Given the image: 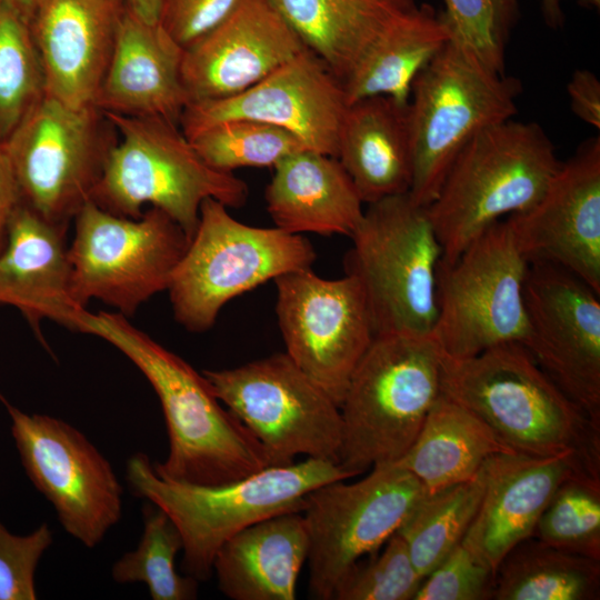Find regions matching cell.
Here are the masks:
<instances>
[{
	"label": "cell",
	"instance_id": "cell-17",
	"mask_svg": "<svg viewBox=\"0 0 600 600\" xmlns=\"http://www.w3.org/2000/svg\"><path fill=\"white\" fill-rule=\"evenodd\" d=\"M600 293L568 270L529 263L522 346L592 421L600 423Z\"/></svg>",
	"mask_w": 600,
	"mask_h": 600
},
{
	"label": "cell",
	"instance_id": "cell-21",
	"mask_svg": "<svg viewBox=\"0 0 600 600\" xmlns=\"http://www.w3.org/2000/svg\"><path fill=\"white\" fill-rule=\"evenodd\" d=\"M126 9L124 0H38L29 26L46 96L93 107Z\"/></svg>",
	"mask_w": 600,
	"mask_h": 600
},
{
	"label": "cell",
	"instance_id": "cell-36",
	"mask_svg": "<svg viewBox=\"0 0 600 600\" xmlns=\"http://www.w3.org/2000/svg\"><path fill=\"white\" fill-rule=\"evenodd\" d=\"M46 94L40 58L29 21L0 8V139L6 140Z\"/></svg>",
	"mask_w": 600,
	"mask_h": 600
},
{
	"label": "cell",
	"instance_id": "cell-8",
	"mask_svg": "<svg viewBox=\"0 0 600 600\" xmlns=\"http://www.w3.org/2000/svg\"><path fill=\"white\" fill-rule=\"evenodd\" d=\"M520 82L448 40L412 83L408 104L413 174L409 194L428 207L451 164L483 129L518 113Z\"/></svg>",
	"mask_w": 600,
	"mask_h": 600
},
{
	"label": "cell",
	"instance_id": "cell-29",
	"mask_svg": "<svg viewBox=\"0 0 600 600\" xmlns=\"http://www.w3.org/2000/svg\"><path fill=\"white\" fill-rule=\"evenodd\" d=\"M512 452L476 413L441 393L397 462L433 492L474 478L488 459Z\"/></svg>",
	"mask_w": 600,
	"mask_h": 600
},
{
	"label": "cell",
	"instance_id": "cell-33",
	"mask_svg": "<svg viewBox=\"0 0 600 600\" xmlns=\"http://www.w3.org/2000/svg\"><path fill=\"white\" fill-rule=\"evenodd\" d=\"M143 531L138 547L122 554L112 566L118 583L142 582L153 600H192L198 596V580L181 576L176 557L182 551L181 533L170 516L148 501L142 508Z\"/></svg>",
	"mask_w": 600,
	"mask_h": 600
},
{
	"label": "cell",
	"instance_id": "cell-28",
	"mask_svg": "<svg viewBox=\"0 0 600 600\" xmlns=\"http://www.w3.org/2000/svg\"><path fill=\"white\" fill-rule=\"evenodd\" d=\"M448 40L439 13L414 3L371 40L342 79L348 104L373 96L408 104L414 79Z\"/></svg>",
	"mask_w": 600,
	"mask_h": 600
},
{
	"label": "cell",
	"instance_id": "cell-22",
	"mask_svg": "<svg viewBox=\"0 0 600 600\" xmlns=\"http://www.w3.org/2000/svg\"><path fill=\"white\" fill-rule=\"evenodd\" d=\"M483 469V496L463 541L493 572L514 546L532 537L542 511L567 478L578 471L600 476L570 453H500L488 459Z\"/></svg>",
	"mask_w": 600,
	"mask_h": 600
},
{
	"label": "cell",
	"instance_id": "cell-42",
	"mask_svg": "<svg viewBox=\"0 0 600 600\" xmlns=\"http://www.w3.org/2000/svg\"><path fill=\"white\" fill-rule=\"evenodd\" d=\"M572 112L594 129H600V81L587 69H577L567 84Z\"/></svg>",
	"mask_w": 600,
	"mask_h": 600
},
{
	"label": "cell",
	"instance_id": "cell-44",
	"mask_svg": "<svg viewBox=\"0 0 600 600\" xmlns=\"http://www.w3.org/2000/svg\"><path fill=\"white\" fill-rule=\"evenodd\" d=\"M126 7L148 23H159L161 0H124Z\"/></svg>",
	"mask_w": 600,
	"mask_h": 600
},
{
	"label": "cell",
	"instance_id": "cell-45",
	"mask_svg": "<svg viewBox=\"0 0 600 600\" xmlns=\"http://www.w3.org/2000/svg\"><path fill=\"white\" fill-rule=\"evenodd\" d=\"M588 7H599L600 0H579ZM562 0H540L544 21L549 27L559 28L563 23Z\"/></svg>",
	"mask_w": 600,
	"mask_h": 600
},
{
	"label": "cell",
	"instance_id": "cell-3",
	"mask_svg": "<svg viewBox=\"0 0 600 600\" xmlns=\"http://www.w3.org/2000/svg\"><path fill=\"white\" fill-rule=\"evenodd\" d=\"M352 478L338 463L307 458L271 466L221 486H196L164 480L142 452L127 462L132 493L163 509L183 541L182 570L198 581L213 573L217 551L243 529L284 512L302 511L307 496L321 484Z\"/></svg>",
	"mask_w": 600,
	"mask_h": 600
},
{
	"label": "cell",
	"instance_id": "cell-46",
	"mask_svg": "<svg viewBox=\"0 0 600 600\" xmlns=\"http://www.w3.org/2000/svg\"><path fill=\"white\" fill-rule=\"evenodd\" d=\"M38 0H3V3L18 11L28 21L36 8Z\"/></svg>",
	"mask_w": 600,
	"mask_h": 600
},
{
	"label": "cell",
	"instance_id": "cell-10",
	"mask_svg": "<svg viewBox=\"0 0 600 600\" xmlns=\"http://www.w3.org/2000/svg\"><path fill=\"white\" fill-rule=\"evenodd\" d=\"M74 220L68 247L73 300L86 308L96 299L126 317L168 290L190 241L177 222L153 207L128 218L89 200Z\"/></svg>",
	"mask_w": 600,
	"mask_h": 600
},
{
	"label": "cell",
	"instance_id": "cell-20",
	"mask_svg": "<svg viewBox=\"0 0 600 600\" xmlns=\"http://www.w3.org/2000/svg\"><path fill=\"white\" fill-rule=\"evenodd\" d=\"M304 48L268 0H242L221 24L183 49L188 104L239 94Z\"/></svg>",
	"mask_w": 600,
	"mask_h": 600
},
{
	"label": "cell",
	"instance_id": "cell-38",
	"mask_svg": "<svg viewBox=\"0 0 600 600\" xmlns=\"http://www.w3.org/2000/svg\"><path fill=\"white\" fill-rule=\"evenodd\" d=\"M370 560L358 561L337 584L334 600H413L423 577L396 532Z\"/></svg>",
	"mask_w": 600,
	"mask_h": 600
},
{
	"label": "cell",
	"instance_id": "cell-12",
	"mask_svg": "<svg viewBox=\"0 0 600 600\" xmlns=\"http://www.w3.org/2000/svg\"><path fill=\"white\" fill-rule=\"evenodd\" d=\"M202 374L273 466L292 463L299 454L338 463L340 407L286 352Z\"/></svg>",
	"mask_w": 600,
	"mask_h": 600
},
{
	"label": "cell",
	"instance_id": "cell-41",
	"mask_svg": "<svg viewBox=\"0 0 600 600\" xmlns=\"http://www.w3.org/2000/svg\"><path fill=\"white\" fill-rule=\"evenodd\" d=\"M242 0H161L159 23L183 49L229 18Z\"/></svg>",
	"mask_w": 600,
	"mask_h": 600
},
{
	"label": "cell",
	"instance_id": "cell-39",
	"mask_svg": "<svg viewBox=\"0 0 600 600\" xmlns=\"http://www.w3.org/2000/svg\"><path fill=\"white\" fill-rule=\"evenodd\" d=\"M494 572L462 541L423 579L413 600L492 599Z\"/></svg>",
	"mask_w": 600,
	"mask_h": 600
},
{
	"label": "cell",
	"instance_id": "cell-2",
	"mask_svg": "<svg viewBox=\"0 0 600 600\" xmlns=\"http://www.w3.org/2000/svg\"><path fill=\"white\" fill-rule=\"evenodd\" d=\"M441 388L514 452L570 453L600 473V423L559 389L521 343H502L462 359L442 354Z\"/></svg>",
	"mask_w": 600,
	"mask_h": 600
},
{
	"label": "cell",
	"instance_id": "cell-1",
	"mask_svg": "<svg viewBox=\"0 0 600 600\" xmlns=\"http://www.w3.org/2000/svg\"><path fill=\"white\" fill-rule=\"evenodd\" d=\"M78 331L121 351L152 386L163 412L169 453L158 477L196 486L227 484L273 466L266 449L220 404L204 376L119 312L87 310Z\"/></svg>",
	"mask_w": 600,
	"mask_h": 600
},
{
	"label": "cell",
	"instance_id": "cell-34",
	"mask_svg": "<svg viewBox=\"0 0 600 600\" xmlns=\"http://www.w3.org/2000/svg\"><path fill=\"white\" fill-rule=\"evenodd\" d=\"M187 138L211 168L223 172L273 168L286 157L308 149L293 133L249 119L221 121Z\"/></svg>",
	"mask_w": 600,
	"mask_h": 600
},
{
	"label": "cell",
	"instance_id": "cell-9",
	"mask_svg": "<svg viewBox=\"0 0 600 600\" xmlns=\"http://www.w3.org/2000/svg\"><path fill=\"white\" fill-rule=\"evenodd\" d=\"M316 259L303 236L242 223L226 204L206 199L168 287L174 319L191 332H203L233 298L284 273L311 268Z\"/></svg>",
	"mask_w": 600,
	"mask_h": 600
},
{
	"label": "cell",
	"instance_id": "cell-27",
	"mask_svg": "<svg viewBox=\"0 0 600 600\" xmlns=\"http://www.w3.org/2000/svg\"><path fill=\"white\" fill-rule=\"evenodd\" d=\"M307 556L302 512H284L227 540L214 556L212 570L219 590L229 599L294 600Z\"/></svg>",
	"mask_w": 600,
	"mask_h": 600
},
{
	"label": "cell",
	"instance_id": "cell-37",
	"mask_svg": "<svg viewBox=\"0 0 600 600\" xmlns=\"http://www.w3.org/2000/svg\"><path fill=\"white\" fill-rule=\"evenodd\" d=\"M439 13L449 40L471 51L488 68L504 73L510 33L520 0H443Z\"/></svg>",
	"mask_w": 600,
	"mask_h": 600
},
{
	"label": "cell",
	"instance_id": "cell-13",
	"mask_svg": "<svg viewBox=\"0 0 600 600\" xmlns=\"http://www.w3.org/2000/svg\"><path fill=\"white\" fill-rule=\"evenodd\" d=\"M312 490L303 510L308 533L309 596L332 599L342 577L377 552L429 492L398 462L377 464L354 482Z\"/></svg>",
	"mask_w": 600,
	"mask_h": 600
},
{
	"label": "cell",
	"instance_id": "cell-4",
	"mask_svg": "<svg viewBox=\"0 0 600 600\" xmlns=\"http://www.w3.org/2000/svg\"><path fill=\"white\" fill-rule=\"evenodd\" d=\"M560 164L552 141L536 122L513 118L476 134L427 207L441 263H452L491 224L531 208Z\"/></svg>",
	"mask_w": 600,
	"mask_h": 600
},
{
	"label": "cell",
	"instance_id": "cell-43",
	"mask_svg": "<svg viewBox=\"0 0 600 600\" xmlns=\"http://www.w3.org/2000/svg\"><path fill=\"white\" fill-rule=\"evenodd\" d=\"M21 202L19 187L4 141L0 139V251L6 244L10 219Z\"/></svg>",
	"mask_w": 600,
	"mask_h": 600
},
{
	"label": "cell",
	"instance_id": "cell-6",
	"mask_svg": "<svg viewBox=\"0 0 600 600\" xmlns=\"http://www.w3.org/2000/svg\"><path fill=\"white\" fill-rule=\"evenodd\" d=\"M441 361L431 336H374L340 404L346 472L356 477L406 454L442 393Z\"/></svg>",
	"mask_w": 600,
	"mask_h": 600
},
{
	"label": "cell",
	"instance_id": "cell-25",
	"mask_svg": "<svg viewBox=\"0 0 600 600\" xmlns=\"http://www.w3.org/2000/svg\"><path fill=\"white\" fill-rule=\"evenodd\" d=\"M264 199L274 227L291 234L351 237L364 212L340 161L311 149L292 153L273 167Z\"/></svg>",
	"mask_w": 600,
	"mask_h": 600
},
{
	"label": "cell",
	"instance_id": "cell-23",
	"mask_svg": "<svg viewBox=\"0 0 600 600\" xmlns=\"http://www.w3.org/2000/svg\"><path fill=\"white\" fill-rule=\"evenodd\" d=\"M66 230L21 202L10 219L0 251V304L18 309L43 343L42 320L77 331L86 310L71 293Z\"/></svg>",
	"mask_w": 600,
	"mask_h": 600
},
{
	"label": "cell",
	"instance_id": "cell-47",
	"mask_svg": "<svg viewBox=\"0 0 600 600\" xmlns=\"http://www.w3.org/2000/svg\"><path fill=\"white\" fill-rule=\"evenodd\" d=\"M2 4H3V0H0V8H1Z\"/></svg>",
	"mask_w": 600,
	"mask_h": 600
},
{
	"label": "cell",
	"instance_id": "cell-14",
	"mask_svg": "<svg viewBox=\"0 0 600 600\" xmlns=\"http://www.w3.org/2000/svg\"><path fill=\"white\" fill-rule=\"evenodd\" d=\"M0 401L29 480L51 503L63 530L94 548L122 516L123 489L111 463L68 422L27 413L1 393Z\"/></svg>",
	"mask_w": 600,
	"mask_h": 600
},
{
	"label": "cell",
	"instance_id": "cell-15",
	"mask_svg": "<svg viewBox=\"0 0 600 600\" xmlns=\"http://www.w3.org/2000/svg\"><path fill=\"white\" fill-rule=\"evenodd\" d=\"M99 116L44 94L4 140L22 203L52 224L68 228L101 176Z\"/></svg>",
	"mask_w": 600,
	"mask_h": 600
},
{
	"label": "cell",
	"instance_id": "cell-24",
	"mask_svg": "<svg viewBox=\"0 0 600 600\" xmlns=\"http://www.w3.org/2000/svg\"><path fill=\"white\" fill-rule=\"evenodd\" d=\"M183 48L161 27L126 9L93 107L100 112L180 123L188 106Z\"/></svg>",
	"mask_w": 600,
	"mask_h": 600
},
{
	"label": "cell",
	"instance_id": "cell-32",
	"mask_svg": "<svg viewBox=\"0 0 600 600\" xmlns=\"http://www.w3.org/2000/svg\"><path fill=\"white\" fill-rule=\"evenodd\" d=\"M484 491V469L467 481L428 492L397 533L426 578L463 539Z\"/></svg>",
	"mask_w": 600,
	"mask_h": 600
},
{
	"label": "cell",
	"instance_id": "cell-5",
	"mask_svg": "<svg viewBox=\"0 0 600 600\" xmlns=\"http://www.w3.org/2000/svg\"><path fill=\"white\" fill-rule=\"evenodd\" d=\"M120 134L110 146L90 200L117 216L139 218L150 204L177 222L189 239L199 221L201 203L216 199L240 208L248 184L233 172L211 168L178 123L146 117L101 113Z\"/></svg>",
	"mask_w": 600,
	"mask_h": 600
},
{
	"label": "cell",
	"instance_id": "cell-35",
	"mask_svg": "<svg viewBox=\"0 0 600 600\" xmlns=\"http://www.w3.org/2000/svg\"><path fill=\"white\" fill-rule=\"evenodd\" d=\"M532 537L600 561V476L578 471L567 478L542 511Z\"/></svg>",
	"mask_w": 600,
	"mask_h": 600
},
{
	"label": "cell",
	"instance_id": "cell-18",
	"mask_svg": "<svg viewBox=\"0 0 600 600\" xmlns=\"http://www.w3.org/2000/svg\"><path fill=\"white\" fill-rule=\"evenodd\" d=\"M347 108L341 81L304 48L239 94L188 104L179 124L190 137L230 119L260 121L293 133L308 149L336 157Z\"/></svg>",
	"mask_w": 600,
	"mask_h": 600
},
{
	"label": "cell",
	"instance_id": "cell-30",
	"mask_svg": "<svg viewBox=\"0 0 600 600\" xmlns=\"http://www.w3.org/2000/svg\"><path fill=\"white\" fill-rule=\"evenodd\" d=\"M342 81L371 40L413 0H268Z\"/></svg>",
	"mask_w": 600,
	"mask_h": 600
},
{
	"label": "cell",
	"instance_id": "cell-19",
	"mask_svg": "<svg viewBox=\"0 0 600 600\" xmlns=\"http://www.w3.org/2000/svg\"><path fill=\"white\" fill-rule=\"evenodd\" d=\"M528 263L548 262L600 293V138L561 162L541 198L504 218Z\"/></svg>",
	"mask_w": 600,
	"mask_h": 600
},
{
	"label": "cell",
	"instance_id": "cell-40",
	"mask_svg": "<svg viewBox=\"0 0 600 600\" xmlns=\"http://www.w3.org/2000/svg\"><path fill=\"white\" fill-rule=\"evenodd\" d=\"M52 541L47 523L23 536L0 523V600L37 599L34 573Z\"/></svg>",
	"mask_w": 600,
	"mask_h": 600
},
{
	"label": "cell",
	"instance_id": "cell-16",
	"mask_svg": "<svg viewBox=\"0 0 600 600\" xmlns=\"http://www.w3.org/2000/svg\"><path fill=\"white\" fill-rule=\"evenodd\" d=\"M276 313L290 359L340 407L350 377L374 338L358 279H323L311 268L276 280Z\"/></svg>",
	"mask_w": 600,
	"mask_h": 600
},
{
	"label": "cell",
	"instance_id": "cell-26",
	"mask_svg": "<svg viewBox=\"0 0 600 600\" xmlns=\"http://www.w3.org/2000/svg\"><path fill=\"white\" fill-rule=\"evenodd\" d=\"M408 104L388 96L348 104L336 158L366 204L410 190L413 161Z\"/></svg>",
	"mask_w": 600,
	"mask_h": 600
},
{
	"label": "cell",
	"instance_id": "cell-31",
	"mask_svg": "<svg viewBox=\"0 0 600 600\" xmlns=\"http://www.w3.org/2000/svg\"><path fill=\"white\" fill-rule=\"evenodd\" d=\"M600 561L530 537L514 546L494 572V600H597Z\"/></svg>",
	"mask_w": 600,
	"mask_h": 600
},
{
	"label": "cell",
	"instance_id": "cell-11",
	"mask_svg": "<svg viewBox=\"0 0 600 600\" xmlns=\"http://www.w3.org/2000/svg\"><path fill=\"white\" fill-rule=\"evenodd\" d=\"M528 267L506 219L486 229L452 263L440 262L431 337L442 354L462 359L526 341Z\"/></svg>",
	"mask_w": 600,
	"mask_h": 600
},
{
	"label": "cell",
	"instance_id": "cell-7",
	"mask_svg": "<svg viewBox=\"0 0 600 600\" xmlns=\"http://www.w3.org/2000/svg\"><path fill=\"white\" fill-rule=\"evenodd\" d=\"M350 238L344 271L362 287L374 336H431L442 249L428 208L409 192L369 203Z\"/></svg>",
	"mask_w": 600,
	"mask_h": 600
}]
</instances>
